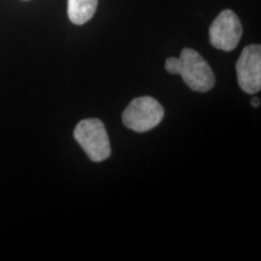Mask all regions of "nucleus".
<instances>
[{"instance_id": "obj_3", "label": "nucleus", "mask_w": 261, "mask_h": 261, "mask_svg": "<svg viewBox=\"0 0 261 261\" xmlns=\"http://www.w3.org/2000/svg\"><path fill=\"white\" fill-rule=\"evenodd\" d=\"M163 115V108L155 98L143 96L128 104L122 114V121L127 128L144 133L160 125Z\"/></svg>"}, {"instance_id": "obj_1", "label": "nucleus", "mask_w": 261, "mask_h": 261, "mask_svg": "<svg viewBox=\"0 0 261 261\" xmlns=\"http://www.w3.org/2000/svg\"><path fill=\"white\" fill-rule=\"evenodd\" d=\"M178 75L196 92H208L215 84V76L208 62L197 51L189 47L184 48L179 56Z\"/></svg>"}, {"instance_id": "obj_4", "label": "nucleus", "mask_w": 261, "mask_h": 261, "mask_svg": "<svg viewBox=\"0 0 261 261\" xmlns=\"http://www.w3.org/2000/svg\"><path fill=\"white\" fill-rule=\"evenodd\" d=\"M242 33L243 28L237 15L232 10H224L211 24V44L218 50L232 51L237 47Z\"/></svg>"}, {"instance_id": "obj_5", "label": "nucleus", "mask_w": 261, "mask_h": 261, "mask_svg": "<svg viewBox=\"0 0 261 261\" xmlns=\"http://www.w3.org/2000/svg\"><path fill=\"white\" fill-rule=\"evenodd\" d=\"M237 81L248 94H255L261 89V46L253 44L243 48L236 63Z\"/></svg>"}, {"instance_id": "obj_7", "label": "nucleus", "mask_w": 261, "mask_h": 261, "mask_svg": "<svg viewBox=\"0 0 261 261\" xmlns=\"http://www.w3.org/2000/svg\"><path fill=\"white\" fill-rule=\"evenodd\" d=\"M252 106L253 107H259L260 106V99L257 97H254L252 99Z\"/></svg>"}, {"instance_id": "obj_6", "label": "nucleus", "mask_w": 261, "mask_h": 261, "mask_svg": "<svg viewBox=\"0 0 261 261\" xmlns=\"http://www.w3.org/2000/svg\"><path fill=\"white\" fill-rule=\"evenodd\" d=\"M98 0H68V17L74 24H85L93 17Z\"/></svg>"}, {"instance_id": "obj_2", "label": "nucleus", "mask_w": 261, "mask_h": 261, "mask_svg": "<svg viewBox=\"0 0 261 261\" xmlns=\"http://www.w3.org/2000/svg\"><path fill=\"white\" fill-rule=\"evenodd\" d=\"M74 137L93 162H102L112 154L109 136L100 120L86 119L80 121L74 129Z\"/></svg>"}]
</instances>
